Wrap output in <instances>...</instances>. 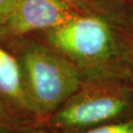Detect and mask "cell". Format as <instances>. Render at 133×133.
Masks as SVG:
<instances>
[{
	"label": "cell",
	"instance_id": "1",
	"mask_svg": "<svg viewBox=\"0 0 133 133\" xmlns=\"http://www.w3.org/2000/svg\"><path fill=\"white\" fill-rule=\"evenodd\" d=\"M43 33L44 43L71 62L82 81H128L133 43H120L105 19L81 13Z\"/></svg>",
	"mask_w": 133,
	"mask_h": 133
},
{
	"label": "cell",
	"instance_id": "2",
	"mask_svg": "<svg viewBox=\"0 0 133 133\" xmlns=\"http://www.w3.org/2000/svg\"><path fill=\"white\" fill-rule=\"evenodd\" d=\"M30 103L43 121L74 94L82 83L71 62L46 43L26 41L14 54Z\"/></svg>",
	"mask_w": 133,
	"mask_h": 133
},
{
	"label": "cell",
	"instance_id": "3",
	"mask_svg": "<svg viewBox=\"0 0 133 133\" xmlns=\"http://www.w3.org/2000/svg\"><path fill=\"white\" fill-rule=\"evenodd\" d=\"M133 118V87L125 80L82 81L78 90L48 116L49 131H81Z\"/></svg>",
	"mask_w": 133,
	"mask_h": 133
},
{
	"label": "cell",
	"instance_id": "4",
	"mask_svg": "<svg viewBox=\"0 0 133 133\" xmlns=\"http://www.w3.org/2000/svg\"><path fill=\"white\" fill-rule=\"evenodd\" d=\"M66 0H14L0 21V38L45 32L81 14Z\"/></svg>",
	"mask_w": 133,
	"mask_h": 133
},
{
	"label": "cell",
	"instance_id": "5",
	"mask_svg": "<svg viewBox=\"0 0 133 133\" xmlns=\"http://www.w3.org/2000/svg\"><path fill=\"white\" fill-rule=\"evenodd\" d=\"M0 125L13 128L43 126L30 103L17 58L0 43Z\"/></svg>",
	"mask_w": 133,
	"mask_h": 133
},
{
	"label": "cell",
	"instance_id": "6",
	"mask_svg": "<svg viewBox=\"0 0 133 133\" xmlns=\"http://www.w3.org/2000/svg\"><path fill=\"white\" fill-rule=\"evenodd\" d=\"M49 133H133V118L104 124L81 131H49Z\"/></svg>",
	"mask_w": 133,
	"mask_h": 133
},
{
	"label": "cell",
	"instance_id": "7",
	"mask_svg": "<svg viewBox=\"0 0 133 133\" xmlns=\"http://www.w3.org/2000/svg\"><path fill=\"white\" fill-rule=\"evenodd\" d=\"M0 133H49V130L43 126L29 128H13L0 125Z\"/></svg>",
	"mask_w": 133,
	"mask_h": 133
},
{
	"label": "cell",
	"instance_id": "8",
	"mask_svg": "<svg viewBox=\"0 0 133 133\" xmlns=\"http://www.w3.org/2000/svg\"><path fill=\"white\" fill-rule=\"evenodd\" d=\"M14 0H0V21L3 18L7 11L9 10L11 5L13 4Z\"/></svg>",
	"mask_w": 133,
	"mask_h": 133
},
{
	"label": "cell",
	"instance_id": "9",
	"mask_svg": "<svg viewBox=\"0 0 133 133\" xmlns=\"http://www.w3.org/2000/svg\"><path fill=\"white\" fill-rule=\"evenodd\" d=\"M129 83L131 84L133 87V48H132V54H131V58H130V74H129Z\"/></svg>",
	"mask_w": 133,
	"mask_h": 133
},
{
	"label": "cell",
	"instance_id": "10",
	"mask_svg": "<svg viewBox=\"0 0 133 133\" xmlns=\"http://www.w3.org/2000/svg\"><path fill=\"white\" fill-rule=\"evenodd\" d=\"M66 1H68V2H70L71 4H73V5H75V6H77V3L80 1V0H66ZM78 7V6H77Z\"/></svg>",
	"mask_w": 133,
	"mask_h": 133
}]
</instances>
